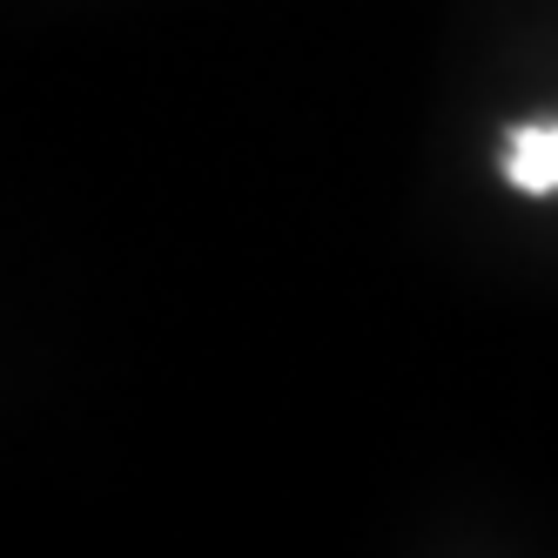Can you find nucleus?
I'll return each mask as SVG.
<instances>
[{
	"instance_id": "1",
	"label": "nucleus",
	"mask_w": 558,
	"mask_h": 558,
	"mask_svg": "<svg viewBox=\"0 0 558 558\" xmlns=\"http://www.w3.org/2000/svg\"><path fill=\"white\" fill-rule=\"evenodd\" d=\"M505 182L525 195H558V122H525L505 135Z\"/></svg>"
}]
</instances>
